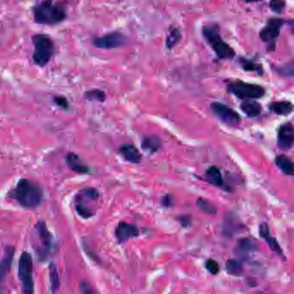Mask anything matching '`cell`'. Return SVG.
Masks as SVG:
<instances>
[{
  "instance_id": "1",
  "label": "cell",
  "mask_w": 294,
  "mask_h": 294,
  "mask_svg": "<svg viewBox=\"0 0 294 294\" xmlns=\"http://www.w3.org/2000/svg\"><path fill=\"white\" fill-rule=\"evenodd\" d=\"M9 196L24 208L34 209L43 202V191L31 180L21 179L10 190Z\"/></svg>"
},
{
  "instance_id": "2",
  "label": "cell",
  "mask_w": 294,
  "mask_h": 294,
  "mask_svg": "<svg viewBox=\"0 0 294 294\" xmlns=\"http://www.w3.org/2000/svg\"><path fill=\"white\" fill-rule=\"evenodd\" d=\"M35 23L44 25H56L67 18L65 7L54 0H42L33 7Z\"/></svg>"
},
{
  "instance_id": "3",
  "label": "cell",
  "mask_w": 294,
  "mask_h": 294,
  "mask_svg": "<svg viewBox=\"0 0 294 294\" xmlns=\"http://www.w3.org/2000/svg\"><path fill=\"white\" fill-rule=\"evenodd\" d=\"M202 35L219 59L231 60L235 57V50L222 40L220 28L217 23H210L203 27Z\"/></svg>"
},
{
  "instance_id": "4",
  "label": "cell",
  "mask_w": 294,
  "mask_h": 294,
  "mask_svg": "<svg viewBox=\"0 0 294 294\" xmlns=\"http://www.w3.org/2000/svg\"><path fill=\"white\" fill-rule=\"evenodd\" d=\"M32 43L33 61L39 67L46 66L56 53V46L51 37L45 34H36L33 36Z\"/></svg>"
},
{
  "instance_id": "5",
  "label": "cell",
  "mask_w": 294,
  "mask_h": 294,
  "mask_svg": "<svg viewBox=\"0 0 294 294\" xmlns=\"http://www.w3.org/2000/svg\"><path fill=\"white\" fill-rule=\"evenodd\" d=\"M227 89L229 93L242 100L259 99L262 98L266 93V89L262 85L242 80L231 82Z\"/></svg>"
},
{
  "instance_id": "6",
  "label": "cell",
  "mask_w": 294,
  "mask_h": 294,
  "mask_svg": "<svg viewBox=\"0 0 294 294\" xmlns=\"http://www.w3.org/2000/svg\"><path fill=\"white\" fill-rule=\"evenodd\" d=\"M36 237L38 240V247L36 248L37 255L41 261H46L52 254L54 248V237L47 229L46 223L39 221L35 225Z\"/></svg>"
},
{
  "instance_id": "7",
  "label": "cell",
  "mask_w": 294,
  "mask_h": 294,
  "mask_svg": "<svg viewBox=\"0 0 294 294\" xmlns=\"http://www.w3.org/2000/svg\"><path fill=\"white\" fill-rule=\"evenodd\" d=\"M18 277H19L23 293L31 294L34 293V279H33V260L30 254L23 252L18 262Z\"/></svg>"
},
{
  "instance_id": "8",
  "label": "cell",
  "mask_w": 294,
  "mask_h": 294,
  "mask_svg": "<svg viewBox=\"0 0 294 294\" xmlns=\"http://www.w3.org/2000/svg\"><path fill=\"white\" fill-rule=\"evenodd\" d=\"M285 23H286V20L280 17H273L268 19L267 24L259 33L260 38L263 43L268 44V49L275 50L276 40L278 39L281 28L283 27Z\"/></svg>"
},
{
  "instance_id": "9",
  "label": "cell",
  "mask_w": 294,
  "mask_h": 294,
  "mask_svg": "<svg viewBox=\"0 0 294 294\" xmlns=\"http://www.w3.org/2000/svg\"><path fill=\"white\" fill-rule=\"evenodd\" d=\"M99 198V193L95 188L87 187L82 190L76 196V211L79 216L83 219H89L94 215V212L89 207L87 201H94Z\"/></svg>"
},
{
  "instance_id": "10",
  "label": "cell",
  "mask_w": 294,
  "mask_h": 294,
  "mask_svg": "<svg viewBox=\"0 0 294 294\" xmlns=\"http://www.w3.org/2000/svg\"><path fill=\"white\" fill-rule=\"evenodd\" d=\"M211 108L219 118V120L228 126L236 127L242 122L240 115L235 110L222 103L214 102L211 105Z\"/></svg>"
},
{
  "instance_id": "11",
  "label": "cell",
  "mask_w": 294,
  "mask_h": 294,
  "mask_svg": "<svg viewBox=\"0 0 294 294\" xmlns=\"http://www.w3.org/2000/svg\"><path fill=\"white\" fill-rule=\"evenodd\" d=\"M127 42L126 36L119 31H113L108 33L103 36L96 37L92 41V43L98 49H118L124 46Z\"/></svg>"
},
{
  "instance_id": "12",
  "label": "cell",
  "mask_w": 294,
  "mask_h": 294,
  "mask_svg": "<svg viewBox=\"0 0 294 294\" xmlns=\"http://www.w3.org/2000/svg\"><path fill=\"white\" fill-rule=\"evenodd\" d=\"M294 142V125L291 122H288L279 128L277 144L282 150L291 149Z\"/></svg>"
},
{
  "instance_id": "13",
  "label": "cell",
  "mask_w": 294,
  "mask_h": 294,
  "mask_svg": "<svg viewBox=\"0 0 294 294\" xmlns=\"http://www.w3.org/2000/svg\"><path fill=\"white\" fill-rule=\"evenodd\" d=\"M115 235L118 242L124 243L130 239L138 237L139 235V229L134 224L126 222H120L115 229Z\"/></svg>"
},
{
  "instance_id": "14",
  "label": "cell",
  "mask_w": 294,
  "mask_h": 294,
  "mask_svg": "<svg viewBox=\"0 0 294 294\" xmlns=\"http://www.w3.org/2000/svg\"><path fill=\"white\" fill-rule=\"evenodd\" d=\"M259 234L261 235V237L264 239L266 242H268V247L270 248L272 251L275 252L277 255L282 259V261L286 260V256L284 255V252L281 248V246L277 242V240L275 237H272L270 235V231H269V227H268L267 222H262L259 225Z\"/></svg>"
},
{
  "instance_id": "15",
  "label": "cell",
  "mask_w": 294,
  "mask_h": 294,
  "mask_svg": "<svg viewBox=\"0 0 294 294\" xmlns=\"http://www.w3.org/2000/svg\"><path fill=\"white\" fill-rule=\"evenodd\" d=\"M119 152L125 160L131 163H140L142 160V154L138 147L132 144H124L119 147Z\"/></svg>"
},
{
  "instance_id": "16",
  "label": "cell",
  "mask_w": 294,
  "mask_h": 294,
  "mask_svg": "<svg viewBox=\"0 0 294 294\" xmlns=\"http://www.w3.org/2000/svg\"><path fill=\"white\" fill-rule=\"evenodd\" d=\"M15 250L16 249L14 247H7L3 254V258L0 261V288H1L2 281L6 276L8 271L10 270V266L13 261Z\"/></svg>"
},
{
  "instance_id": "17",
  "label": "cell",
  "mask_w": 294,
  "mask_h": 294,
  "mask_svg": "<svg viewBox=\"0 0 294 294\" xmlns=\"http://www.w3.org/2000/svg\"><path fill=\"white\" fill-rule=\"evenodd\" d=\"M256 249V245L255 242L249 238H242L238 241L237 245L235 247V252L236 255L246 259L252 253H254Z\"/></svg>"
},
{
  "instance_id": "18",
  "label": "cell",
  "mask_w": 294,
  "mask_h": 294,
  "mask_svg": "<svg viewBox=\"0 0 294 294\" xmlns=\"http://www.w3.org/2000/svg\"><path fill=\"white\" fill-rule=\"evenodd\" d=\"M66 162L71 170L77 173H88L89 167L84 164L78 154L70 153L66 157Z\"/></svg>"
},
{
  "instance_id": "19",
  "label": "cell",
  "mask_w": 294,
  "mask_h": 294,
  "mask_svg": "<svg viewBox=\"0 0 294 294\" xmlns=\"http://www.w3.org/2000/svg\"><path fill=\"white\" fill-rule=\"evenodd\" d=\"M240 109L243 113H245L248 118H257L262 113V107L258 102L254 99H247L243 100L240 105Z\"/></svg>"
},
{
  "instance_id": "20",
  "label": "cell",
  "mask_w": 294,
  "mask_h": 294,
  "mask_svg": "<svg viewBox=\"0 0 294 294\" xmlns=\"http://www.w3.org/2000/svg\"><path fill=\"white\" fill-rule=\"evenodd\" d=\"M242 227L237 218H235L233 214H227L223 221V232L228 236H233L239 233Z\"/></svg>"
},
{
  "instance_id": "21",
  "label": "cell",
  "mask_w": 294,
  "mask_h": 294,
  "mask_svg": "<svg viewBox=\"0 0 294 294\" xmlns=\"http://www.w3.org/2000/svg\"><path fill=\"white\" fill-rule=\"evenodd\" d=\"M206 180L213 186L218 187H224V181L222 178V173L219 167L216 166H212L206 169Z\"/></svg>"
},
{
  "instance_id": "22",
  "label": "cell",
  "mask_w": 294,
  "mask_h": 294,
  "mask_svg": "<svg viewBox=\"0 0 294 294\" xmlns=\"http://www.w3.org/2000/svg\"><path fill=\"white\" fill-rule=\"evenodd\" d=\"M268 109L275 114L288 116L294 111V105L290 101H274L268 105Z\"/></svg>"
},
{
  "instance_id": "23",
  "label": "cell",
  "mask_w": 294,
  "mask_h": 294,
  "mask_svg": "<svg viewBox=\"0 0 294 294\" xmlns=\"http://www.w3.org/2000/svg\"><path fill=\"white\" fill-rule=\"evenodd\" d=\"M161 145V140L157 136H147L142 141V148L150 154H154L160 150Z\"/></svg>"
},
{
  "instance_id": "24",
  "label": "cell",
  "mask_w": 294,
  "mask_h": 294,
  "mask_svg": "<svg viewBox=\"0 0 294 294\" xmlns=\"http://www.w3.org/2000/svg\"><path fill=\"white\" fill-rule=\"evenodd\" d=\"M275 162L276 166L280 168V170L284 174L288 176H294V163L289 157L284 154L277 155L275 158Z\"/></svg>"
},
{
  "instance_id": "25",
  "label": "cell",
  "mask_w": 294,
  "mask_h": 294,
  "mask_svg": "<svg viewBox=\"0 0 294 294\" xmlns=\"http://www.w3.org/2000/svg\"><path fill=\"white\" fill-rule=\"evenodd\" d=\"M238 62L241 64L242 69L246 72L256 73L257 74L262 75L263 74V68L261 64L253 62L251 60L246 59L243 57H240Z\"/></svg>"
},
{
  "instance_id": "26",
  "label": "cell",
  "mask_w": 294,
  "mask_h": 294,
  "mask_svg": "<svg viewBox=\"0 0 294 294\" xmlns=\"http://www.w3.org/2000/svg\"><path fill=\"white\" fill-rule=\"evenodd\" d=\"M226 270L233 276H241L243 273V266L239 260H228L226 262Z\"/></svg>"
},
{
  "instance_id": "27",
  "label": "cell",
  "mask_w": 294,
  "mask_h": 294,
  "mask_svg": "<svg viewBox=\"0 0 294 294\" xmlns=\"http://www.w3.org/2000/svg\"><path fill=\"white\" fill-rule=\"evenodd\" d=\"M182 38L181 33L178 28H172L169 30V34L167 35L166 39V47L168 49H173V47L176 46L178 43H180V40Z\"/></svg>"
},
{
  "instance_id": "28",
  "label": "cell",
  "mask_w": 294,
  "mask_h": 294,
  "mask_svg": "<svg viewBox=\"0 0 294 294\" xmlns=\"http://www.w3.org/2000/svg\"><path fill=\"white\" fill-rule=\"evenodd\" d=\"M49 281H50V288L53 293L57 291L60 287V279L57 268L54 263H51L49 266Z\"/></svg>"
},
{
  "instance_id": "29",
  "label": "cell",
  "mask_w": 294,
  "mask_h": 294,
  "mask_svg": "<svg viewBox=\"0 0 294 294\" xmlns=\"http://www.w3.org/2000/svg\"><path fill=\"white\" fill-rule=\"evenodd\" d=\"M85 98L89 101L104 102L106 98V95L100 89H92L85 92Z\"/></svg>"
},
{
  "instance_id": "30",
  "label": "cell",
  "mask_w": 294,
  "mask_h": 294,
  "mask_svg": "<svg viewBox=\"0 0 294 294\" xmlns=\"http://www.w3.org/2000/svg\"><path fill=\"white\" fill-rule=\"evenodd\" d=\"M197 206L202 211L203 213L208 215H215L217 213L216 207L208 200H205L203 198H200L197 200Z\"/></svg>"
},
{
  "instance_id": "31",
  "label": "cell",
  "mask_w": 294,
  "mask_h": 294,
  "mask_svg": "<svg viewBox=\"0 0 294 294\" xmlns=\"http://www.w3.org/2000/svg\"><path fill=\"white\" fill-rule=\"evenodd\" d=\"M275 71L278 73L279 74L288 78H293L294 75V61L288 62L284 66L278 67L275 69Z\"/></svg>"
},
{
  "instance_id": "32",
  "label": "cell",
  "mask_w": 294,
  "mask_h": 294,
  "mask_svg": "<svg viewBox=\"0 0 294 294\" xmlns=\"http://www.w3.org/2000/svg\"><path fill=\"white\" fill-rule=\"evenodd\" d=\"M270 8L271 10L275 13L281 14L286 9V1L285 0H271L270 1Z\"/></svg>"
},
{
  "instance_id": "33",
  "label": "cell",
  "mask_w": 294,
  "mask_h": 294,
  "mask_svg": "<svg viewBox=\"0 0 294 294\" xmlns=\"http://www.w3.org/2000/svg\"><path fill=\"white\" fill-rule=\"evenodd\" d=\"M206 268L210 274L213 275H218L219 271H220V267H219V263L216 261L213 260V259H209V260L206 261Z\"/></svg>"
},
{
  "instance_id": "34",
  "label": "cell",
  "mask_w": 294,
  "mask_h": 294,
  "mask_svg": "<svg viewBox=\"0 0 294 294\" xmlns=\"http://www.w3.org/2000/svg\"><path fill=\"white\" fill-rule=\"evenodd\" d=\"M54 103L56 104L57 106H59L62 109L64 110H68L69 108V103L68 99L63 97V96H56L54 98Z\"/></svg>"
},
{
  "instance_id": "35",
  "label": "cell",
  "mask_w": 294,
  "mask_h": 294,
  "mask_svg": "<svg viewBox=\"0 0 294 294\" xmlns=\"http://www.w3.org/2000/svg\"><path fill=\"white\" fill-rule=\"evenodd\" d=\"M176 219L184 228H187L192 224V217L189 215H181L176 218Z\"/></svg>"
},
{
  "instance_id": "36",
  "label": "cell",
  "mask_w": 294,
  "mask_h": 294,
  "mask_svg": "<svg viewBox=\"0 0 294 294\" xmlns=\"http://www.w3.org/2000/svg\"><path fill=\"white\" fill-rule=\"evenodd\" d=\"M173 198L170 194H167L161 198V205L166 208H169L173 206Z\"/></svg>"
},
{
  "instance_id": "37",
  "label": "cell",
  "mask_w": 294,
  "mask_h": 294,
  "mask_svg": "<svg viewBox=\"0 0 294 294\" xmlns=\"http://www.w3.org/2000/svg\"><path fill=\"white\" fill-rule=\"evenodd\" d=\"M245 3H259V2H262L263 0H243Z\"/></svg>"
}]
</instances>
